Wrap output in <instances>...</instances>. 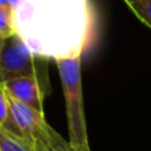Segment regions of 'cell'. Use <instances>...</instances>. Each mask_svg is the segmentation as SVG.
Returning <instances> with one entry per match:
<instances>
[{"label":"cell","mask_w":151,"mask_h":151,"mask_svg":"<svg viewBox=\"0 0 151 151\" xmlns=\"http://www.w3.org/2000/svg\"><path fill=\"white\" fill-rule=\"evenodd\" d=\"M60 73L63 91L65 97L66 121H68V143L74 151H90L83 109L81 55L78 50L56 58Z\"/></svg>","instance_id":"cell-1"},{"label":"cell","mask_w":151,"mask_h":151,"mask_svg":"<svg viewBox=\"0 0 151 151\" xmlns=\"http://www.w3.org/2000/svg\"><path fill=\"white\" fill-rule=\"evenodd\" d=\"M4 93L9 114L3 129L24 141L33 151H74L57 131L48 125L44 113L24 105L5 90Z\"/></svg>","instance_id":"cell-2"},{"label":"cell","mask_w":151,"mask_h":151,"mask_svg":"<svg viewBox=\"0 0 151 151\" xmlns=\"http://www.w3.org/2000/svg\"><path fill=\"white\" fill-rule=\"evenodd\" d=\"M17 77H37V69L31 49L15 32L5 36L0 47V80Z\"/></svg>","instance_id":"cell-3"},{"label":"cell","mask_w":151,"mask_h":151,"mask_svg":"<svg viewBox=\"0 0 151 151\" xmlns=\"http://www.w3.org/2000/svg\"><path fill=\"white\" fill-rule=\"evenodd\" d=\"M0 85L15 99L23 102L24 105L35 109L36 111L44 113V97L37 77L11 78L7 81H0Z\"/></svg>","instance_id":"cell-4"},{"label":"cell","mask_w":151,"mask_h":151,"mask_svg":"<svg viewBox=\"0 0 151 151\" xmlns=\"http://www.w3.org/2000/svg\"><path fill=\"white\" fill-rule=\"evenodd\" d=\"M0 151H33L24 141L0 127Z\"/></svg>","instance_id":"cell-5"},{"label":"cell","mask_w":151,"mask_h":151,"mask_svg":"<svg viewBox=\"0 0 151 151\" xmlns=\"http://www.w3.org/2000/svg\"><path fill=\"white\" fill-rule=\"evenodd\" d=\"M131 12L151 29V0H123Z\"/></svg>","instance_id":"cell-6"},{"label":"cell","mask_w":151,"mask_h":151,"mask_svg":"<svg viewBox=\"0 0 151 151\" xmlns=\"http://www.w3.org/2000/svg\"><path fill=\"white\" fill-rule=\"evenodd\" d=\"M12 12H7L4 9H0V33L3 36H9V35L15 33V28H13L12 23Z\"/></svg>","instance_id":"cell-7"},{"label":"cell","mask_w":151,"mask_h":151,"mask_svg":"<svg viewBox=\"0 0 151 151\" xmlns=\"http://www.w3.org/2000/svg\"><path fill=\"white\" fill-rule=\"evenodd\" d=\"M8 102H7V97H5V93L3 90L1 85H0V127L7 123L8 121Z\"/></svg>","instance_id":"cell-8"},{"label":"cell","mask_w":151,"mask_h":151,"mask_svg":"<svg viewBox=\"0 0 151 151\" xmlns=\"http://www.w3.org/2000/svg\"><path fill=\"white\" fill-rule=\"evenodd\" d=\"M0 9H4V11H7V12H12L13 13V9L11 8L8 0H0Z\"/></svg>","instance_id":"cell-9"},{"label":"cell","mask_w":151,"mask_h":151,"mask_svg":"<svg viewBox=\"0 0 151 151\" xmlns=\"http://www.w3.org/2000/svg\"><path fill=\"white\" fill-rule=\"evenodd\" d=\"M8 3H9L11 8H12V9H15V8L21 3V0H8Z\"/></svg>","instance_id":"cell-10"},{"label":"cell","mask_w":151,"mask_h":151,"mask_svg":"<svg viewBox=\"0 0 151 151\" xmlns=\"http://www.w3.org/2000/svg\"><path fill=\"white\" fill-rule=\"evenodd\" d=\"M3 40H4V36L0 33V47H1V44H3Z\"/></svg>","instance_id":"cell-11"}]
</instances>
